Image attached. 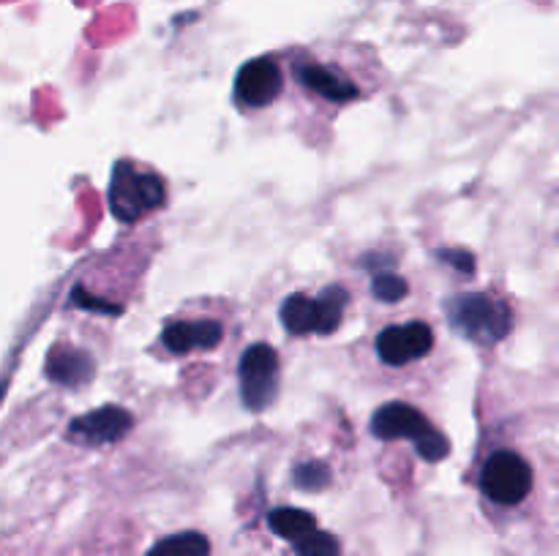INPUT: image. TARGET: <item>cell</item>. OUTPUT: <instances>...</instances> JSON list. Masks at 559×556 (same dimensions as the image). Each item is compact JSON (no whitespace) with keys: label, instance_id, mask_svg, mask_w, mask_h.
<instances>
[{"label":"cell","instance_id":"cell-17","mask_svg":"<svg viewBox=\"0 0 559 556\" xmlns=\"http://www.w3.org/2000/svg\"><path fill=\"white\" fill-rule=\"evenodd\" d=\"M330 483V469L322 461H303L295 467V486L303 491H322Z\"/></svg>","mask_w":559,"mask_h":556},{"label":"cell","instance_id":"cell-18","mask_svg":"<svg viewBox=\"0 0 559 556\" xmlns=\"http://www.w3.org/2000/svg\"><path fill=\"white\" fill-rule=\"evenodd\" d=\"M437 257L442 259V262H448V265H453V268H459L464 276H472L475 273V257H472L470 251L464 249H442L437 251Z\"/></svg>","mask_w":559,"mask_h":556},{"label":"cell","instance_id":"cell-6","mask_svg":"<svg viewBox=\"0 0 559 556\" xmlns=\"http://www.w3.org/2000/svg\"><path fill=\"white\" fill-rule=\"evenodd\" d=\"M287 77L281 63L273 55H262V58L246 60L235 74V104L240 110H268L273 107L279 96L284 93Z\"/></svg>","mask_w":559,"mask_h":556},{"label":"cell","instance_id":"cell-9","mask_svg":"<svg viewBox=\"0 0 559 556\" xmlns=\"http://www.w3.org/2000/svg\"><path fill=\"white\" fill-rule=\"evenodd\" d=\"M131 426H134V417L126 409L107 404V407L93 409L88 415L71 420L69 439L77 442V445L88 447L112 445V442H120V439L126 437Z\"/></svg>","mask_w":559,"mask_h":556},{"label":"cell","instance_id":"cell-5","mask_svg":"<svg viewBox=\"0 0 559 556\" xmlns=\"http://www.w3.org/2000/svg\"><path fill=\"white\" fill-rule=\"evenodd\" d=\"M240 398L251 412H265L281 388L279 352L270 344H251L238 363Z\"/></svg>","mask_w":559,"mask_h":556},{"label":"cell","instance_id":"cell-4","mask_svg":"<svg viewBox=\"0 0 559 556\" xmlns=\"http://www.w3.org/2000/svg\"><path fill=\"white\" fill-rule=\"evenodd\" d=\"M290 74L292 82L303 93H309L311 99L322 101V104L344 107V104H352L363 96L358 80L352 77L350 71L341 69V63L317 58L311 52H303L292 60Z\"/></svg>","mask_w":559,"mask_h":556},{"label":"cell","instance_id":"cell-13","mask_svg":"<svg viewBox=\"0 0 559 556\" xmlns=\"http://www.w3.org/2000/svg\"><path fill=\"white\" fill-rule=\"evenodd\" d=\"M268 524L276 535L290 540V543H298V540H303V537L311 535L317 529L314 516L306 513V510H298V507H279V510H273L268 516Z\"/></svg>","mask_w":559,"mask_h":556},{"label":"cell","instance_id":"cell-2","mask_svg":"<svg viewBox=\"0 0 559 556\" xmlns=\"http://www.w3.org/2000/svg\"><path fill=\"white\" fill-rule=\"evenodd\" d=\"M445 314L453 330L475 344H497L510 333L513 317L505 300L486 292H461L445 303Z\"/></svg>","mask_w":559,"mask_h":556},{"label":"cell","instance_id":"cell-15","mask_svg":"<svg viewBox=\"0 0 559 556\" xmlns=\"http://www.w3.org/2000/svg\"><path fill=\"white\" fill-rule=\"evenodd\" d=\"M371 295L380 303H399L410 295V284L396 273H377L371 281Z\"/></svg>","mask_w":559,"mask_h":556},{"label":"cell","instance_id":"cell-8","mask_svg":"<svg viewBox=\"0 0 559 556\" xmlns=\"http://www.w3.org/2000/svg\"><path fill=\"white\" fill-rule=\"evenodd\" d=\"M431 349H434V330L420 319L390 325L377 336V355L385 366L393 368L410 366L415 360L426 358Z\"/></svg>","mask_w":559,"mask_h":556},{"label":"cell","instance_id":"cell-10","mask_svg":"<svg viewBox=\"0 0 559 556\" xmlns=\"http://www.w3.org/2000/svg\"><path fill=\"white\" fill-rule=\"evenodd\" d=\"M434 431L423 412L404 404V401H390L382 404L374 417H371V434L382 442H396V439H410L418 445L420 439H426Z\"/></svg>","mask_w":559,"mask_h":556},{"label":"cell","instance_id":"cell-16","mask_svg":"<svg viewBox=\"0 0 559 556\" xmlns=\"http://www.w3.org/2000/svg\"><path fill=\"white\" fill-rule=\"evenodd\" d=\"M292 546H295L298 556H341L339 540L330 532H320V529H314L311 535H306L298 543H292Z\"/></svg>","mask_w":559,"mask_h":556},{"label":"cell","instance_id":"cell-1","mask_svg":"<svg viewBox=\"0 0 559 556\" xmlns=\"http://www.w3.org/2000/svg\"><path fill=\"white\" fill-rule=\"evenodd\" d=\"M107 202L115 219L134 224L167 205V186L159 172L134 161H118L112 169Z\"/></svg>","mask_w":559,"mask_h":556},{"label":"cell","instance_id":"cell-3","mask_svg":"<svg viewBox=\"0 0 559 556\" xmlns=\"http://www.w3.org/2000/svg\"><path fill=\"white\" fill-rule=\"evenodd\" d=\"M347 303H350V295L339 284L325 287L317 298L295 292L281 303V325L290 336H314V333L328 336L333 330H339Z\"/></svg>","mask_w":559,"mask_h":556},{"label":"cell","instance_id":"cell-11","mask_svg":"<svg viewBox=\"0 0 559 556\" xmlns=\"http://www.w3.org/2000/svg\"><path fill=\"white\" fill-rule=\"evenodd\" d=\"M224 338V325L219 319H175L161 333V344L172 355H191L216 349Z\"/></svg>","mask_w":559,"mask_h":556},{"label":"cell","instance_id":"cell-7","mask_svg":"<svg viewBox=\"0 0 559 556\" xmlns=\"http://www.w3.org/2000/svg\"><path fill=\"white\" fill-rule=\"evenodd\" d=\"M480 488L497 505H519L532 491L530 464L513 450H500L483 464Z\"/></svg>","mask_w":559,"mask_h":556},{"label":"cell","instance_id":"cell-12","mask_svg":"<svg viewBox=\"0 0 559 556\" xmlns=\"http://www.w3.org/2000/svg\"><path fill=\"white\" fill-rule=\"evenodd\" d=\"M93 358L85 349L74 347H55L47 358V377L66 388H77L93 379Z\"/></svg>","mask_w":559,"mask_h":556},{"label":"cell","instance_id":"cell-14","mask_svg":"<svg viewBox=\"0 0 559 556\" xmlns=\"http://www.w3.org/2000/svg\"><path fill=\"white\" fill-rule=\"evenodd\" d=\"M145 556H210V540L200 532H180L159 540Z\"/></svg>","mask_w":559,"mask_h":556}]
</instances>
